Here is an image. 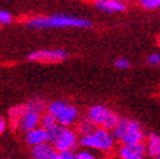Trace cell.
<instances>
[{
    "label": "cell",
    "instance_id": "6da1fadb",
    "mask_svg": "<svg viewBox=\"0 0 160 159\" xmlns=\"http://www.w3.org/2000/svg\"><path fill=\"white\" fill-rule=\"evenodd\" d=\"M26 25L35 29H47V28H90L91 21L79 17H72L65 14H53V16H38L29 18Z\"/></svg>",
    "mask_w": 160,
    "mask_h": 159
},
{
    "label": "cell",
    "instance_id": "7a4b0ae2",
    "mask_svg": "<svg viewBox=\"0 0 160 159\" xmlns=\"http://www.w3.org/2000/svg\"><path fill=\"white\" fill-rule=\"evenodd\" d=\"M79 144L83 147L87 149H95L99 150V151H111L113 149V144H115V138L112 137V133H109V131H107L106 128H95L94 132H91L90 134H86L82 136L79 140Z\"/></svg>",
    "mask_w": 160,
    "mask_h": 159
},
{
    "label": "cell",
    "instance_id": "3957f363",
    "mask_svg": "<svg viewBox=\"0 0 160 159\" xmlns=\"http://www.w3.org/2000/svg\"><path fill=\"white\" fill-rule=\"evenodd\" d=\"M47 111L50 114H52L58 123L62 126H69L72 125L78 117V111L74 106L68 105L65 102H61V100H56L52 102L47 107Z\"/></svg>",
    "mask_w": 160,
    "mask_h": 159
},
{
    "label": "cell",
    "instance_id": "277c9868",
    "mask_svg": "<svg viewBox=\"0 0 160 159\" xmlns=\"http://www.w3.org/2000/svg\"><path fill=\"white\" fill-rule=\"evenodd\" d=\"M56 151H72L77 145V133L69 129L68 126H62L58 133V136L51 144Z\"/></svg>",
    "mask_w": 160,
    "mask_h": 159
},
{
    "label": "cell",
    "instance_id": "5b68a950",
    "mask_svg": "<svg viewBox=\"0 0 160 159\" xmlns=\"http://www.w3.org/2000/svg\"><path fill=\"white\" fill-rule=\"evenodd\" d=\"M67 52L64 50H44V51H35L30 54L28 59L39 63H59L67 59Z\"/></svg>",
    "mask_w": 160,
    "mask_h": 159
},
{
    "label": "cell",
    "instance_id": "8992f818",
    "mask_svg": "<svg viewBox=\"0 0 160 159\" xmlns=\"http://www.w3.org/2000/svg\"><path fill=\"white\" fill-rule=\"evenodd\" d=\"M39 124H41V112L25 108L16 123V126L22 132H29L30 129L37 128Z\"/></svg>",
    "mask_w": 160,
    "mask_h": 159
},
{
    "label": "cell",
    "instance_id": "52a82bcc",
    "mask_svg": "<svg viewBox=\"0 0 160 159\" xmlns=\"http://www.w3.org/2000/svg\"><path fill=\"white\" fill-rule=\"evenodd\" d=\"M146 154V146L138 142V144H122L118 149V155L122 159H143Z\"/></svg>",
    "mask_w": 160,
    "mask_h": 159
},
{
    "label": "cell",
    "instance_id": "ba28073f",
    "mask_svg": "<svg viewBox=\"0 0 160 159\" xmlns=\"http://www.w3.org/2000/svg\"><path fill=\"white\" fill-rule=\"evenodd\" d=\"M143 140V132L141 129V126L137 121H129V125H128V129L124 133V136L120 138V141L122 144H138V142H142Z\"/></svg>",
    "mask_w": 160,
    "mask_h": 159
},
{
    "label": "cell",
    "instance_id": "9c48e42d",
    "mask_svg": "<svg viewBox=\"0 0 160 159\" xmlns=\"http://www.w3.org/2000/svg\"><path fill=\"white\" fill-rule=\"evenodd\" d=\"M111 112L112 111L108 107L103 106V105H97V106H92L91 108H89V111H87V119L91 120L95 125L102 126Z\"/></svg>",
    "mask_w": 160,
    "mask_h": 159
},
{
    "label": "cell",
    "instance_id": "30bf717a",
    "mask_svg": "<svg viewBox=\"0 0 160 159\" xmlns=\"http://www.w3.org/2000/svg\"><path fill=\"white\" fill-rule=\"evenodd\" d=\"M26 142L33 147L35 145L43 144V142H48V133L47 129H44L43 126H37V128L30 129L26 132Z\"/></svg>",
    "mask_w": 160,
    "mask_h": 159
},
{
    "label": "cell",
    "instance_id": "8fae6325",
    "mask_svg": "<svg viewBox=\"0 0 160 159\" xmlns=\"http://www.w3.org/2000/svg\"><path fill=\"white\" fill-rule=\"evenodd\" d=\"M55 153H56L55 147L51 144H48V142L35 145L31 149V156H33V159H51Z\"/></svg>",
    "mask_w": 160,
    "mask_h": 159
},
{
    "label": "cell",
    "instance_id": "7c38bea8",
    "mask_svg": "<svg viewBox=\"0 0 160 159\" xmlns=\"http://www.w3.org/2000/svg\"><path fill=\"white\" fill-rule=\"evenodd\" d=\"M94 5L99 11L104 12H122L126 9L125 4L121 3V0H95Z\"/></svg>",
    "mask_w": 160,
    "mask_h": 159
},
{
    "label": "cell",
    "instance_id": "4fadbf2b",
    "mask_svg": "<svg viewBox=\"0 0 160 159\" xmlns=\"http://www.w3.org/2000/svg\"><path fill=\"white\" fill-rule=\"evenodd\" d=\"M146 151L151 156H158L160 154V136L155 133H151L147 140Z\"/></svg>",
    "mask_w": 160,
    "mask_h": 159
},
{
    "label": "cell",
    "instance_id": "5bb4252c",
    "mask_svg": "<svg viewBox=\"0 0 160 159\" xmlns=\"http://www.w3.org/2000/svg\"><path fill=\"white\" fill-rule=\"evenodd\" d=\"M129 121H130V120H128V119H121V117H120L118 123L116 124L115 128L112 129V137H113L115 140H118V141H120V138L124 136V133H125L126 129H128Z\"/></svg>",
    "mask_w": 160,
    "mask_h": 159
},
{
    "label": "cell",
    "instance_id": "9a60e30c",
    "mask_svg": "<svg viewBox=\"0 0 160 159\" xmlns=\"http://www.w3.org/2000/svg\"><path fill=\"white\" fill-rule=\"evenodd\" d=\"M95 128H97V125H95L91 120H89V119H85V120H82L81 123L78 124V132L81 136H86V134H90L91 132L95 131Z\"/></svg>",
    "mask_w": 160,
    "mask_h": 159
},
{
    "label": "cell",
    "instance_id": "2e32d148",
    "mask_svg": "<svg viewBox=\"0 0 160 159\" xmlns=\"http://www.w3.org/2000/svg\"><path fill=\"white\" fill-rule=\"evenodd\" d=\"M58 124L59 123H58V120H56V117L50 112H47L43 116H41V126H43V128L47 129V131L51 129L52 126L58 125Z\"/></svg>",
    "mask_w": 160,
    "mask_h": 159
},
{
    "label": "cell",
    "instance_id": "e0dca14e",
    "mask_svg": "<svg viewBox=\"0 0 160 159\" xmlns=\"http://www.w3.org/2000/svg\"><path fill=\"white\" fill-rule=\"evenodd\" d=\"M118 120H120V116L117 115V114H115V112H111L109 115H108V117L106 119V121L103 123V128H106L107 131H112L116 126V124L118 123Z\"/></svg>",
    "mask_w": 160,
    "mask_h": 159
},
{
    "label": "cell",
    "instance_id": "ac0fdd59",
    "mask_svg": "<svg viewBox=\"0 0 160 159\" xmlns=\"http://www.w3.org/2000/svg\"><path fill=\"white\" fill-rule=\"evenodd\" d=\"M25 108L31 110V111H37V112H42L44 110V102L41 99H35V100H31L29 102L28 105L25 106Z\"/></svg>",
    "mask_w": 160,
    "mask_h": 159
},
{
    "label": "cell",
    "instance_id": "d6986e66",
    "mask_svg": "<svg viewBox=\"0 0 160 159\" xmlns=\"http://www.w3.org/2000/svg\"><path fill=\"white\" fill-rule=\"evenodd\" d=\"M138 3L145 9H156V8H160V0H138Z\"/></svg>",
    "mask_w": 160,
    "mask_h": 159
},
{
    "label": "cell",
    "instance_id": "ffe728a7",
    "mask_svg": "<svg viewBox=\"0 0 160 159\" xmlns=\"http://www.w3.org/2000/svg\"><path fill=\"white\" fill-rule=\"evenodd\" d=\"M23 110H25V106H17V107H13V108H11V111H9V115H11V120H13L14 125H16V123H17L18 117L21 116V114L23 112Z\"/></svg>",
    "mask_w": 160,
    "mask_h": 159
},
{
    "label": "cell",
    "instance_id": "44dd1931",
    "mask_svg": "<svg viewBox=\"0 0 160 159\" xmlns=\"http://www.w3.org/2000/svg\"><path fill=\"white\" fill-rule=\"evenodd\" d=\"M51 159H76V154L72 151H56Z\"/></svg>",
    "mask_w": 160,
    "mask_h": 159
},
{
    "label": "cell",
    "instance_id": "7402d4cb",
    "mask_svg": "<svg viewBox=\"0 0 160 159\" xmlns=\"http://www.w3.org/2000/svg\"><path fill=\"white\" fill-rule=\"evenodd\" d=\"M115 65H116V68H118V69H126V68H129L130 63H129V60H128V59L120 58V59H117V60L115 61Z\"/></svg>",
    "mask_w": 160,
    "mask_h": 159
},
{
    "label": "cell",
    "instance_id": "603a6c76",
    "mask_svg": "<svg viewBox=\"0 0 160 159\" xmlns=\"http://www.w3.org/2000/svg\"><path fill=\"white\" fill-rule=\"evenodd\" d=\"M11 21H12V16L8 12L0 9V23H4V25H7V23H9Z\"/></svg>",
    "mask_w": 160,
    "mask_h": 159
},
{
    "label": "cell",
    "instance_id": "cb8c5ba5",
    "mask_svg": "<svg viewBox=\"0 0 160 159\" xmlns=\"http://www.w3.org/2000/svg\"><path fill=\"white\" fill-rule=\"evenodd\" d=\"M147 63L150 65H158V64H160V55L159 54L150 55L148 59H147Z\"/></svg>",
    "mask_w": 160,
    "mask_h": 159
},
{
    "label": "cell",
    "instance_id": "d4e9b609",
    "mask_svg": "<svg viewBox=\"0 0 160 159\" xmlns=\"http://www.w3.org/2000/svg\"><path fill=\"white\" fill-rule=\"evenodd\" d=\"M76 159H97L90 151H79L76 154Z\"/></svg>",
    "mask_w": 160,
    "mask_h": 159
},
{
    "label": "cell",
    "instance_id": "484cf974",
    "mask_svg": "<svg viewBox=\"0 0 160 159\" xmlns=\"http://www.w3.org/2000/svg\"><path fill=\"white\" fill-rule=\"evenodd\" d=\"M5 129H7V123L3 117H0V134H3L5 132Z\"/></svg>",
    "mask_w": 160,
    "mask_h": 159
},
{
    "label": "cell",
    "instance_id": "4316f807",
    "mask_svg": "<svg viewBox=\"0 0 160 159\" xmlns=\"http://www.w3.org/2000/svg\"><path fill=\"white\" fill-rule=\"evenodd\" d=\"M158 43H159V46H160V35H159V38H158Z\"/></svg>",
    "mask_w": 160,
    "mask_h": 159
},
{
    "label": "cell",
    "instance_id": "83f0119b",
    "mask_svg": "<svg viewBox=\"0 0 160 159\" xmlns=\"http://www.w3.org/2000/svg\"><path fill=\"white\" fill-rule=\"evenodd\" d=\"M158 159H160V154H159V155H158Z\"/></svg>",
    "mask_w": 160,
    "mask_h": 159
},
{
    "label": "cell",
    "instance_id": "f1b7e54d",
    "mask_svg": "<svg viewBox=\"0 0 160 159\" xmlns=\"http://www.w3.org/2000/svg\"><path fill=\"white\" fill-rule=\"evenodd\" d=\"M120 159H122V158H120Z\"/></svg>",
    "mask_w": 160,
    "mask_h": 159
}]
</instances>
